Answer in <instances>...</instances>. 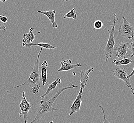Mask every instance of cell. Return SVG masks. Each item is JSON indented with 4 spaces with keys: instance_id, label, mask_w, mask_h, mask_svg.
I'll list each match as a JSON object with an SVG mask.
<instances>
[{
    "instance_id": "obj_1",
    "label": "cell",
    "mask_w": 134,
    "mask_h": 123,
    "mask_svg": "<svg viewBox=\"0 0 134 123\" xmlns=\"http://www.w3.org/2000/svg\"><path fill=\"white\" fill-rule=\"evenodd\" d=\"M79 87H80V85L76 86L71 83L66 85L63 87L59 88L57 90L55 94L47 101L41 100L37 105V107L38 108L37 115L34 120L30 123H35L37 122L40 120L41 118L49 112L57 110V109L56 108H52V106L55 100H56L57 97H59V96L60 95V94L65 90L71 89V88Z\"/></svg>"
},
{
    "instance_id": "obj_2",
    "label": "cell",
    "mask_w": 134,
    "mask_h": 123,
    "mask_svg": "<svg viewBox=\"0 0 134 123\" xmlns=\"http://www.w3.org/2000/svg\"><path fill=\"white\" fill-rule=\"evenodd\" d=\"M42 48H41L40 51L39 52V54H38L37 59L36 62L35 63L34 67L32 69V71L31 72L30 75L28 79L23 84L14 87L13 89H15L24 85H26V86H28L30 87L31 91L34 94H36L39 92L40 89L41 87V84L40 82V72L39 71V68H40L39 62H40V57L42 53Z\"/></svg>"
},
{
    "instance_id": "obj_3",
    "label": "cell",
    "mask_w": 134,
    "mask_h": 123,
    "mask_svg": "<svg viewBox=\"0 0 134 123\" xmlns=\"http://www.w3.org/2000/svg\"><path fill=\"white\" fill-rule=\"evenodd\" d=\"M94 68L91 67L88 70H82L79 72L80 75V90L77 97L72 103L70 107V115H72L74 113L80 111V108L82 104V95L83 91L85 86L87 84L89 79V75L90 72H93Z\"/></svg>"
},
{
    "instance_id": "obj_4",
    "label": "cell",
    "mask_w": 134,
    "mask_h": 123,
    "mask_svg": "<svg viewBox=\"0 0 134 123\" xmlns=\"http://www.w3.org/2000/svg\"><path fill=\"white\" fill-rule=\"evenodd\" d=\"M119 20V19L117 17L116 13H114V22L113 25H112V28L111 30H108L109 33V36L108 38V41L107 43L105 48L104 49V55L106 57V61H107L109 58H111L113 56L114 47L115 46V26L116 24V21Z\"/></svg>"
},
{
    "instance_id": "obj_5",
    "label": "cell",
    "mask_w": 134,
    "mask_h": 123,
    "mask_svg": "<svg viewBox=\"0 0 134 123\" xmlns=\"http://www.w3.org/2000/svg\"><path fill=\"white\" fill-rule=\"evenodd\" d=\"M123 23L118 31L122 36L128 39H131L134 37V28L133 26L127 21L126 18L122 16Z\"/></svg>"
},
{
    "instance_id": "obj_6",
    "label": "cell",
    "mask_w": 134,
    "mask_h": 123,
    "mask_svg": "<svg viewBox=\"0 0 134 123\" xmlns=\"http://www.w3.org/2000/svg\"><path fill=\"white\" fill-rule=\"evenodd\" d=\"M20 108L21 110V112L19 114L20 117H23L24 123H28V113L31 108V105L26 99L25 91L23 92L21 101L20 104Z\"/></svg>"
},
{
    "instance_id": "obj_7",
    "label": "cell",
    "mask_w": 134,
    "mask_h": 123,
    "mask_svg": "<svg viewBox=\"0 0 134 123\" xmlns=\"http://www.w3.org/2000/svg\"><path fill=\"white\" fill-rule=\"evenodd\" d=\"M111 72H113L114 75L116 78L123 81L126 83L127 87L131 89L132 93L134 95V89L130 82L129 79L127 78V75L126 69L124 68H118L115 70H111Z\"/></svg>"
},
{
    "instance_id": "obj_8",
    "label": "cell",
    "mask_w": 134,
    "mask_h": 123,
    "mask_svg": "<svg viewBox=\"0 0 134 123\" xmlns=\"http://www.w3.org/2000/svg\"><path fill=\"white\" fill-rule=\"evenodd\" d=\"M130 49V44L129 42H122L116 46L115 50L116 51V56L118 57V60L126 58L130 56L128 52Z\"/></svg>"
},
{
    "instance_id": "obj_9",
    "label": "cell",
    "mask_w": 134,
    "mask_h": 123,
    "mask_svg": "<svg viewBox=\"0 0 134 123\" xmlns=\"http://www.w3.org/2000/svg\"><path fill=\"white\" fill-rule=\"evenodd\" d=\"M34 28L31 27L29 29L28 33L24 34L23 35V39H22V41H23L22 46L23 47L27 45H30L33 43V41L35 39L36 35L41 33L40 31H39L37 33L34 34Z\"/></svg>"
},
{
    "instance_id": "obj_10",
    "label": "cell",
    "mask_w": 134,
    "mask_h": 123,
    "mask_svg": "<svg viewBox=\"0 0 134 123\" xmlns=\"http://www.w3.org/2000/svg\"><path fill=\"white\" fill-rule=\"evenodd\" d=\"M61 67L59 69L57 70V72L67 71L79 67L81 66V64L80 63L77 64H73L72 61L70 59H67L66 60H63L60 63Z\"/></svg>"
},
{
    "instance_id": "obj_11",
    "label": "cell",
    "mask_w": 134,
    "mask_h": 123,
    "mask_svg": "<svg viewBox=\"0 0 134 123\" xmlns=\"http://www.w3.org/2000/svg\"><path fill=\"white\" fill-rule=\"evenodd\" d=\"M37 13L39 14H42L46 16L47 18L49 19V21L52 25L53 28H58V25L55 21V14L56 10H49L47 11H38Z\"/></svg>"
},
{
    "instance_id": "obj_12",
    "label": "cell",
    "mask_w": 134,
    "mask_h": 123,
    "mask_svg": "<svg viewBox=\"0 0 134 123\" xmlns=\"http://www.w3.org/2000/svg\"><path fill=\"white\" fill-rule=\"evenodd\" d=\"M49 66L46 61H44L43 63L41 64V79L43 86L44 87L45 84L49 85L48 83L47 82V68Z\"/></svg>"
},
{
    "instance_id": "obj_13",
    "label": "cell",
    "mask_w": 134,
    "mask_h": 123,
    "mask_svg": "<svg viewBox=\"0 0 134 123\" xmlns=\"http://www.w3.org/2000/svg\"><path fill=\"white\" fill-rule=\"evenodd\" d=\"M61 83V79L60 78H57L56 80L54 81L53 82H52L51 84L49 85V88H48V89L46 90V91L44 93V94L41 96L40 97L41 99H44L46 97V95H48L49 92L52 91V90L54 89L55 88L57 87V85L58 84H59Z\"/></svg>"
},
{
    "instance_id": "obj_14",
    "label": "cell",
    "mask_w": 134,
    "mask_h": 123,
    "mask_svg": "<svg viewBox=\"0 0 134 123\" xmlns=\"http://www.w3.org/2000/svg\"><path fill=\"white\" fill-rule=\"evenodd\" d=\"M113 64H115L116 66H119L120 65H126L129 64H131L132 63H133V62L132 61L130 58H125L123 59H121L120 60L114 59L113 62Z\"/></svg>"
},
{
    "instance_id": "obj_15",
    "label": "cell",
    "mask_w": 134,
    "mask_h": 123,
    "mask_svg": "<svg viewBox=\"0 0 134 123\" xmlns=\"http://www.w3.org/2000/svg\"><path fill=\"white\" fill-rule=\"evenodd\" d=\"M39 46L40 47H41L44 48L48 49H56L57 48L56 47H54L53 46H52L50 44L48 43H40L38 44H34L32 43L30 45H27L25 46V47L27 48H30L31 46Z\"/></svg>"
},
{
    "instance_id": "obj_16",
    "label": "cell",
    "mask_w": 134,
    "mask_h": 123,
    "mask_svg": "<svg viewBox=\"0 0 134 123\" xmlns=\"http://www.w3.org/2000/svg\"><path fill=\"white\" fill-rule=\"evenodd\" d=\"M76 8H73L71 10L69 11V13H66L65 15H64V19L66 18H72L74 20H76L77 18V14L76 13Z\"/></svg>"
},
{
    "instance_id": "obj_17",
    "label": "cell",
    "mask_w": 134,
    "mask_h": 123,
    "mask_svg": "<svg viewBox=\"0 0 134 123\" xmlns=\"http://www.w3.org/2000/svg\"><path fill=\"white\" fill-rule=\"evenodd\" d=\"M103 23L100 21H96L93 24V26L95 29H100L103 27Z\"/></svg>"
},
{
    "instance_id": "obj_18",
    "label": "cell",
    "mask_w": 134,
    "mask_h": 123,
    "mask_svg": "<svg viewBox=\"0 0 134 123\" xmlns=\"http://www.w3.org/2000/svg\"><path fill=\"white\" fill-rule=\"evenodd\" d=\"M130 49L132 54L130 55V57H134V39L133 41H130Z\"/></svg>"
},
{
    "instance_id": "obj_19",
    "label": "cell",
    "mask_w": 134,
    "mask_h": 123,
    "mask_svg": "<svg viewBox=\"0 0 134 123\" xmlns=\"http://www.w3.org/2000/svg\"><path fill=\"white\" fill-rule=\"evenodd\" d=\"M99 107L101 109V110L102 111L103 113V115H104V120H103V123H110V122L109 121H108L106 118V115H105V110L103 108V107L101 105L99 106Z\"/></svg>"
},
{
    "instance_id": "obj_20",
    "label": "cell",
    "mask_w": 134,
    "mask_h": 123,
    "mask_svg": "<svg viewBox=\"0 0 134 123\" xmlns=\"http://www.w3.org/2000/svg\"><path fill=\"white\" fill-rule=\"evenodd\" d=\"M0 21H1L3 23H6L8 21V18L0 14Z\"/></svg>"
},
{
    "instance_id": "obj_21",
    "label": "cell",
    "mask_w": 134,
    "mask_h": 123,
    "mask_svg": "<svg viewBox=\"0 0 134 123\" xmlns=\"http://www.w3.org/2000/svg\"><path fill=\"white\" fill-rule=\"evenodd\" d=\"M0 30L3 31L4 32H6V28L4 26H0Z\"/></svg>"
},
{
    "instance_id": "obj_22",
    "label": "cell",
    "mask_w": 134,
    "mask_h": 123,
    "mask_svg": "<svg viewBox=\"0 0 134 123\" xmlns=\"http://www.w3.org/2000/svg\"><path fill=\"white\" fill-rule=\"evenodd\" d=\"M133 75H134V69L133 70V71H132L131 73L130 74H129V75H127V78H128L129 79H130Z\"/></svg>"
},
{
    "instance_id": "obj_23",
    "label": "cell",
    "mask_w": 134,
    "mask_h": 123,
    "mask_svg": "<svg viewBox=\"0 0 134 123\" xmlns=\"http://www.w3.org/2000/svg\"><path fill=\"white\" fill-rule=\"evenodd\" d=\"M6 1H7V0H0V1L2 2L3 3H5V2H6Z\"/></svg>"
},
{
    "instance_id": "obj_24",
    "label": "cell",
    "mask_w": 134,
    "mask_h": 123,
    "mask_svg": "<svg viewBox=\"0 0 134 123\" xmlns=\"http://www.w3.org/2000/svg\"><path fill=\"white\" fill-rule=\"evenodd\" d=\"M49 123H54V122H53V121H51V122H49Z\"/></svg>"
},
{
    "instance_id": "obj_25",
    "label": "cell",
    "mask_w": 134,
    "mask_h": 123,
    "mask_svg": "<svg viewBox=\"0 0 134 123\" xmlns=\"http://www.w3.org/2000/svg\"><path fill=\"white\" fill-rule=\"evenodd\" d=\"M62 1H68L69 0H62Z\"/></svg>"
},
{
    "instance_id": "obj_26",
    "label": "cell",
    "mask_w": 134,
    "mask_h": 123,
    "mask_svg": "<svg viewBox=\"0 0 134 123\" xmlns=\"http://www.w3.org/2000/svg\"></svg>"
}]
</instances>
